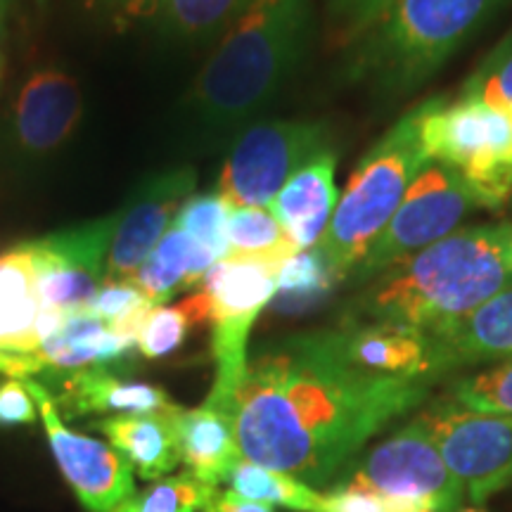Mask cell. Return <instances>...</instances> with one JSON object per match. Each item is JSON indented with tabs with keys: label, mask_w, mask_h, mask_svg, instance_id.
I'll return each mask as SVG.
<instances>
[{
	"label": "cell",
	"mask_w": 512,
	"mask_h": 512,
	"mask_svg": "<svg viewBox=\"0 0 512 512\" xmlns=\"http://www.w3.org/2000/svg\"><path fill=\"white\" fill-rule=\"evenodd\" d=\"M136 351V342L121 337L91 311L67 313L55 335L27 358L24 380L74 373L83 368H117Z\"/></svg>",
	"instance_id": "19"
},
{
	"label": "cell",
	"mask_w": 512,
	"mask_h": 512,
	"mask_svg": "<svg viewBox=\"0 0 512 512\" xmlns=\"http://www.w3.org/2000/svg\"><path fill=\"white\" fill-rule=\"evenodd\" d=\"M195 185L197 174L188 166L162 171L138 185L124 207L117 209L105 280L131 283L143 261L155 252L166 230L174 226L178 209L192 195Z\"/></svg>",
	"instance_id": "14"
},
{
	"label": "cell",
	"mask_w": 512,
	"mask_h": 512,
	"mask_svg": "<svg viewBox=\"0 0 512 512\" xmlns=\"http://www.w3.org/2000/svg\"><path fill=\"white\" fill-rule=\"evenodd\" d=\"M472 209H477V204L460 171L441 162H430L411 183L399 209L347 278L358 285L370 283L387 268L456 233Z\"/></svg>",
	"instance_id": "7"
},
{
	"label": "cell",
	"mask_w": 512,
	"mask_h": 512,
	"mask_svg": "<svg viewBox=\"0 0 512 512\" xmlns=\"http://www.w3.org/2000/svg\"><path fill=\"white\" fill-rule=\"evenodd\" d=\"M83 117L81 88L57 67L31 72L12 102L10 131L24 155H53L74 136Z\"/></svg>",
	"instance_id": "15"
},
{
	"label": "cell",
	"mask_w": 512,
	"mask_h": 512,
	"mask_svg": "<svg viewBox=\"0 0 512 512\" xmlns=\"http://www.w3.org/2000/svg\"><path fill=\"white\" fill-rule=\"evenodd\" d=\"M328 150L330 131L320 121H261L230 147L216 192L230 207H268L297 171Z\"/></svg>",
	"instance_id": "8"
},
{
	"label": "cell",
	"mask_w": 512,
	"mask_h": 512,
	"mask_svg": "<svg viewBox=\"0 0 512 512\" xmlns=\"http://www.w3.org/2000/svg\"><path fill=\"white\" fill-rule=\"evenodd\" d=\"M117 211L27 240L36 268V297L43 309L86 311L107 278Z\"/></svg>",
	"instance_id": "11"
},
{
	"label": "cell",
	"mask_w": 512,
	"mask_h": 512,
	"mask_svg": "<svg viewBox=\"0 0 512 512\" xmlns=\"http://www.w3.org/2000/svg\"><path fill=\"white\" fill-rule=\"evenodd\" d=\"M43 420L50 451L88 512H112L136 494L133 465L112 444L69 430L46 384L24 380Z\"/></svg>",
	"instance_id": "12"
},
{
	"label": "cell",
	"mask_w": 512,
	"mask_h": 512,
	"mask_svg": "<svg viewBox=\"0 0 512 512\" xmlns=\"http://www.w3.org/2000/svg\"><path fill=\"white\" fill-rule=\"evenodd\" d=\"M280 268L247 259L216 261L202 280V292L209 304L211 354L216 375L207 403L233 413L235 394L247 368V342L256 318L273 302L278 290Z\"/></svg>",
	"instance_id": "6"
},
{
	"label": "cell",
	"mask_w": 512,
	"mask_h": 512,
	"mask_svg": "<svg viewBox=\"0 0 512 512\" xmlns=\"http://www.w3.org/2000/svg\"><path fill=\"white\" fill-rule=\"evenodd\" d=\"M38 420V408L34 396L29 394L24 380L8 377L0 384V427L34 425Z\"/></svg>",
	"instance_id": "35"
},
{
	"label": "cell",
	"mask_w": 512,
	"mask_h": 512,
	"mask_svg": "<svg viewBox=\"0 0 512 512\" xmlns=\"http://www.w3.org/2000/svg\"><path fill=\"white\" fill-rule=\"evenodd\" d=\"M460 98L475 100L489 110L501 112L512 124V31L463 83Z\"/></svg>",
	"instance_id": "30"
},
{
	"label": "cell",
	"mask_w": 512,
	"mask_h": 512,
	"mask_svg": "<svg viewBox=\"0 0 512 512\" xmlns=\"http://www.w3.org/2000/svg\"><path fill=\"white\" fill-rule=\"evenodd\" d=\"M197 512H216V510H214V505H211V503H209V505H207V508H202V510H197Z\"/></svg>",
	"instance_id": "40"
},
{
	"label": "cell",
	"mask_w": 512,
	"mask_h": 512,
	"mask_svg": "<svg viewBox=\"0 0 512 512\" xmlns=\"http://www.w3.org/2000/svg\"><path fill=\"white\" fill-rule=\"evenodd\" d=\"M302 252L268 207H233L228 216V256L283 268Z\"/></svg>",
	"instance_id": "24"
},
{
	"label": "cell",
	"mask_w": 512,
	"mask_h": 512,
	"mask_svg": "<svg viewBox=\"0 0 512 512\" xmlns=\"http://www.w3.org/2000/svg\"><path fill=\"white\" fill-rule=\"evenodd\" d=\"M12 0H0V86H3L5 74V31H8V12Z\"/></svg>",
	"instance_id": "39"
},
{
	"label": "cell",
	"mask_w": 512,
	"mask_h": 512,
	"mask_svg": "<svg viewBox=\"0 0 512 512\" xmlns=\"http://www.w3.org/2000/svg\"><path fill=\"white\" fill-rule=\"evenodd\" d=\"M335 332L344 356L366 373L425 382L444 375L434 339L427 332L406 325L361 320H342Z\"/></svg>",
	"instance_id": "16"
},
{
	"label": "cell",
	"mask_w": 512,
	"mask_h": 512,
	"mask_svg": "<svg viewBox=\"0 0 512 512\" xmlns=\"http://www.w3.org/2000/svg\"><path fill=\"white\" fill-rule=\"evenodd\" d=\"M152 306L155 304L133 283H126V280H105L86 311H91L93 316L105 320L117 335L136 342L140 323H143V318L150 313Z\"/></svg>",
	"instance_id": "33"
},
{
	"label": "cell",
	"mask_w": 512,
	"mask_h": 512,
	"mask_svg": "<svg viewBox=\"0 0 512 512\" xmlns=\"http://www.w3.org/2000/svg\"><path fill=\"white\" fill-rule=\"evenodd\" d=\"M230 204L223 200L219 192L207 195H190L178 209L174 226L188 233L204 249H209L216 259L228 256V216Z\"/></svg>",
	"instance_id": "31"
},
{
	"label": "cell",
	"mask_w": 512,
	"mask_h": 512,
	"mask_svg": "<svg viewBox=\"0 0 512 512\" xmlns=\"http://www.w3.org/2000/svg\"><path fill=\"white\" fill-rule=\"evenodd\" d=\"M313 0H252L221 36L192 88V110L226 131L271 102L302 62Z\"/></svg>",
	"instance_id": "3"
},
{
	"label": "cell",
	"mask_w": 512,
	"mask_h": 512,
	"mask_svg": "<svg viewBox=\"0 0 512 512\" xmlns=\"http://www.w3.org/2000/svg\"><path fill=\"white\" fill-rule=\"evenodd\" d=\"M335 171L337 152H323L297 171L268 204L299 249L316 247L330 226L339 202Z\"/></svg>",
	"instance_id": "20"
},
{
	"label": "cell",
	"mask_w": 512,
	"mask_h": 512,
	"mask_svg": "<svg viewBox=\"0 0 512 512\" xmlns=\"http://www.w3.org/2000/svg\"><path fill=\"white\" fill-rule=\"evenodd\" d=\"M510 0H396L351 46L347 72L384 93H408L456 55Z\"/></svg>",
	"instance_id": "4"
},
{
	"label": "cell",
	"mask_w": 512,
	"mask_h": 512,
	"mask_svg": "<svg viewBox=\"0 0 512 512\" xmlns=\"http://www.w3.org/2000/svg\"><path fill=\"white\" fill-rule=\"evenodd\" d=\"M216 491L219 489L185 472L159 479L145 491H136L112 512H197L207 508Z\"/></svg>",
	"instance_id": "29"
},
{
	"label": "cell",
	"mask_w": 512,
	"mask_h": 512,
	"mask_svg": "<svg viewBox=\"0 0 512 512\" xmlns=\"http://www.w3.org/2000/svg\"><path fill=\"white\" fill-rule=\"evenodd\" d=\"M57 411L62 418L83 415H140L176 408L164 389L150 382L121 377L117 368H83L74 373L46 377Z\"/></svg>",
	"instance_id": "17"
},
{
	"label": "cell",
	"mask_w": 512,
	"mask_h": 512,
	"mask_svg": "<svg viewBox=\"0 0 512 512\" xmlns=\"http://www.w3.org/2000/svg\"><path fill=\"white\" fill-rule=\"evenodd\" d=\"M342 280L328 256L318 247L302 249L287 259L278 271V290H275L273 302L280 311L302 313L323 302L332 292L335 283Z\"/></svg>",
	"instance_id": "26"
},
{
	"label": "cell",
	"mask_w": 512,
	"mask_h": 512,
	"mask_svg": "<svg viewBox=\"0 0 512 512\" xmlns=\"http://www.w3.org/2000/svg\"><path fill=\"white\" fill-rule=\"evenodd\" d=\"M204 320H209V304L204 292L185 297L174 306H152L138 328L136 349L152 361L174 354L190 335V330Z\"/></svg>",
	"instance_id": "28"
},
{
	"label": "cell",
	"mask_w": 512,
	"mask_h": 512,
	"mask_svg": "<svg viewBox=\"0 0 512 512\" xmlns=\"http://www.w3.org/2000/svg\"><path fill=\"white\" fill-rule=\"evenodd\" d=\"M176 430L181 463L190 475L214 489L228 482L242 460L233 415L204 401L197 408H178Z\"/></svg>",
	"instance_id": "23"
},
{
	"label": "cell",
	"mask_w": 512,
	"mask_h": 512,
	"mask_svg": "<svg viewBox=\"0 0 512 512\" xmlns=\"http://www.w3.org/2000/svg\"><path fill=\"white\" fill-rule=\"evenodd\" d=\"M178 408L162 413L140 415H112V418L95 420L93 427L105 434L107 444H112L133 465V472L147 482L171 477V472L181 465V448H178L176 413Z\"/></svg>",
	"instance_id": "22"
},
{
	"label": "cell",
	"mask_w": 512,
	"mask_h": 512,
	"mask_svg": "<svg viewBox=\"0 0 512 512\" xmlns=\"http://www.w3.org/2000/svg\"><path fill=\"white\" fill-rule=\"evenodd\" d=\"M394 3L396 0H325L330 34L337 46H354L392 10Z\"/></svg>",
	"instance_id": "34"
},
{
	"label": "cell",
	"mask_w": 512,
	"mask_h": 512,
	"mask_svg": "<svg viewBox=\"0 0 512 512\" xmlns=\"http://www.w3.org/2000/svg\"><path fill=\"white\" fill-rule=\"evenodd\" d=\"M344 484L427 512H465V489L420 418L406 422L354 463Z\"/></svg>",
	"instance_id": "9"
},
{
	"label": "cell",
	"mask_w": 512,
	"mask_h": 512,
	"mask_svg": "<svg viewBox=\"0 0 512 512\" xmlns=\"http://www.w3.org/2000/svg\"><path fill=\"white\" fill-rule=\"evenodd\" d=\"M441 373L512 358V290L479 306L456 325L432 335Z\"/></svg>",
	"instance_id": "21"
},
{
	"label": "cell",
	"mask_w": 512,
	"mask_h": 512,
	"mask_svg": "<svg viewBox=\"0 0 512 512\" xmlns=\"http://www.w3.org/2000/svg\"><path fill=\"white\" fill-rule=\"evenodd\" d=\"M418 418L472 505L512 482V415L477 413L444 396Z\"/></svg>",
	"instance_id": "10"
},
{
	"label": "cell",
	"mask_w": 512,
	"mask_h": 512,
	"mask_svg": "<svg viewBox=\"0 0 512 512\" xmlns=\"http://www.w3.org/2000/svg\"><path fill=\"white\" fill-rule=\"evenodd\" d=\"M230 491L268 505H285V508L297 512H323L325 496L316 494L311 486H306L292 475L271 470V467L249 463L242 458L233 467L228 477Z\"/></svg>",
	"instance_id": "27"
},
{
	"label": "cell",
	"mask_w": 512,
	"mask_h": 512,
	"mask_svg": "<svg viewBox=\"0 0 512 512\" xmlns=\"http://www.w3.org/2000/svg\"><path fill=\"white\" fill-rule=\"evenodd\" d=\"M252 0H162L152 22L169 41L202 43L223 36Z\"/></svg>",
	"instance_id": "25"
},
{
	"label": "cell",
	"mask_w": 512,
	"mask_h": 512,
	"mask_svg": "<svg viewBox=\"0 0 512 512\" xmlns=\"http://www.w3.org/2000/svg\"><path fill=\"white\" fill-rule=\"evenodd\" d=\"M211 505H214L216 512H275L273 505L249 501V498L235 494V491H223V494L216 491Z\"/></svg>",
	"instance_id": "38"
},
{
	"label": "cell",
	"mask_w": 512,
	"mask_h": 512,
	"mask_svg": "<svg viewBox=\"0 0 512 512\" xmlns=\"http://www.w3.org/2000/svg\"><path fill=\"white\" fill-rule=\"evenodd\" d=\"M425 102L396 121L370 150L358 159L347 188L318 249L332 268L347 278L377 240L411 183L432 162L422 145L420 126Z\"/></svg>",
	"instance_id": "5"
},
{
	"label": "cell",
	"mask_w": 512,
	"mask_h": 512,
	"mask_svg": "<svg viewBox=\"0 0 512 512\" xmlns=\"http://www.w3.org/2000/svg\"><path fill=\"white\" fill-rule=\"evenodd\" d=\"M98 3L126 22H138V19H155L162 0H98Z\"/></svg>",
	"instance_id": "37"
},
{
	"label": "cell",
	"mask_w": 512,
	"mask_h": 512,
	"mask_svg": "<svg viewBox=\"0 0 512 512\" xmlns=\"http://www.w3.org/2000/svg\"><path fill=\"white\" fill-rule=\"evenodd\" d=\"M38 320L36 268L22 242L0 252V373L12 380H24L27 358L43 344Z\"/></svg>",
	"instance_id": "18"
},
{
	"label": "cell",
	"mask_w": 512,
	"mask_h": 512,
	"mask_svg": "<svg viewBox=\"0 0 512 512\" xmlns=\"http://www.w3.org/2000/svg\"><path fill=\"white\" fill-rule=\"evenodd\" d=\"M323 512H392L380 496L356 489V486L339 484L332 494L325 496Z\"/></svg>",
	"instance_id": "36"
},
{
	"label": "cell",
	"mask_w": 512,
	"mask_h": 512,
	"mask_svg": "<svg viewBox=\"0 0 512 512\" xmlns=\"http://www.w3.org/2000/svg\"><path fill=\"white\" fill-rule=\"evenodd\" d=\"M432 382L373 375L344 356L335 328L297 332L247 358L233 422L249 463L323 486Z\"/></svg>",
	"instance_id": "1"
},
{
	"label": "cell",
	"mask_w": 512,
	"mask_h": 512,
	"mask_svg": "<svg viewBox=\"0 0 512 512\" xmlns=\"http://www.w3.org/2000/svg\"><path fill=\"white\" fill-rule=\"evenodd\" d=\"M446 396L470 411L512 415V358L477 375L460 377Z\"/></svg>",
	"instance_id": "32"
},
{
	"label": "cell",
	"mask_w": 512,
	"mask_h": 512,
	"mask_svg": "<svg viewBox=\"0 0 512 512\" xmlns=\"http://www.w3.org/2000/svg\"><path fill=\"white\" fill-rule=\"evenodd\" d=\"M420 136L432 162L451 166L463 178L482 174L498 162H512V124L475 100L430 98Z\"/></svg>",
	"instance_id": "13"
},
{
	"label": "cell",
	"mask_w": 512,
	"mask_h": 512,
	"mask_svg": "<svg viewBox=\"0 0 512 512\" xmlns=\"http://www.w3.org/2000/svg\"><path fill=\"white\" fill-rule=\"evenodd\" d=\"M36 3H41V5H43V3H46V0H36Z\"/></svg>",
	"instance_id": "41"
},
{
	"label": "cell",
	"mask_w": 512,
	"mask_h": 512,
	"mask_svg": "<svg viewBox=\"0 0 512 512\" xmlns=\"http://www.w3.org/2000/svg\"><path fill=\"white\" fill-rule=\"evenodd\" d=\"M512 290V223L446 235L377 275L356 294L344 320L394 323L439 335Z\"/></svg>",
	"instance_id": "2"
}]
</instances>
